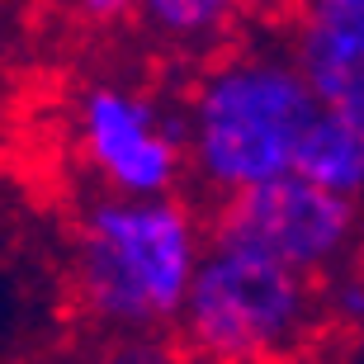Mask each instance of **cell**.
Masks as SVG:
<instances>
[{
	"mask_svg": "<svg viewBox=\"0 0 364 364\" xmlns=\"http://www.w3.org/2000/svg\"><path fill=\"white\" fill-rule=\"evenodd\" d=\"M208 242L213 237H203L199 213L176 194L95 199L71 242V284L85 317L114 336L180 326Z\"/></svg>",
	"mask_w": 364,
	"mask_h": 364,
	"instance_id": "1",
	"label": "cell"
},
{
	"mask_svg": "<svg viewBox=\"0 0 364 364\" xmlns=\"http://www.w3.org/2000/svg\"><path fill=\"white\" fill-rule=\"evenodd\" d=\"M189 176L218 203L294 176L298 147L322 114L289 53L237 48L213 57L185 100Z\"/></svg>",
	"mask_w": 364,
	"mask_h": 364,
	"instance_id": "2",
	"label": "cell"
},
{
	"mask_svg": "<svg viewBox=\"0 0 364 364\" xmlns=\"http://www.w3.org/2000/svg\"><path fill=\"white\" fill-rule=\"evenodd\" d=\"M322 322L317 279L251 246L208 242L180 336L208 364H289Z\"/></svg>",
	"mask_w": 364,
	"mask_h": 364,
	"instance_id": "3",
	"label": "cell"
},
{
	"mask_svg": "<svg viewBox=\"0 0 364 364\" xmlns=\"http://www.w3.org/2000/svg\"><path fill=\"white\" fill-rule=\"evenodd\" d=\"M76 147L119 199H166L189 176V114L119 81H95L76 100Z\"/></svg>",
	"mask_w": 364,
	"mask_h": 364,
	"instance_id": "4",
	"label": "cell"
},
{
	"mask_svg": "<svg viewBox=\"0 0 364 364\" xmlns=\"http://www.w3.org/2000/svg\"><path fill=\"white\" fill-rule=\"evenodd\" d=\"M213 242L251 246L308 279H331L350 270L364 246V208L326 194L294 171V176L260 185L232 203H218Z\"/></svg>",
	"mask_w": 364,
	"mask_h": 364,
	"instance_id": "5",
	"label": "cell"
},
{
	"mask_svg": "<svg viewBox=\"0 0 364 364\" xmlns=\"http://www.w3.org/2000/svg\"><path fill=\"white\" fill-rule=\"evenodd\" d=\"M289 57L322 114L364 123V0H294Z\"/></svg>",
	"mask_w": 364,
	"mask_h": 364,
	"instance_id": "6",
	"label": "cell"
},
{
	"mask_svg": "<svg viewBox=\"0 0 364 364\" xmlns=\"http://www.w3.org/2000/svg\"><path fill=\"white\" fill-rule=\"evenodd\" d=\"M298 176L364 208V123L317 114L298 147Z\"/></svg>",
	"mask_w": 364,
	"mask_h": 364,
	"instance_id": "7",
	"label": "cell"
},
{
	"mask_svg": "<svg viewBox=\"0 0 364 364\" xmlns=\"http://www.w3.org/2000/svg\"><path fill=\"white\" fill-rule=\"evenodd\" d=\"M246 0H137V19L171 48H208L237 24Z\"/></svg>",
	"mask_w": 364,
	"mask_h": 364,
	"instance_id": "8",
	"label": "cell"
},
{
	"mask_svg": "<svg viewBox=\"0 0 364 364\" xmlns=\"http://www.w3.org/2000/svg\"><path fill=\"white\" fill-rule=\"evenodd\" d=\"M322 317L331 326H350V331L364 326V270H360V265H350V270H341V274L326 279Z\"/></svg>",
	"mask_w": 364,
	"mask_h": 364,
	"instance_id": "9",
	"label": "cell"
},
{
	"mask_svg": "<svg viewBox=\"0 0 364 364\" xmlns=\"http://www.w3.org/2000/svg\"><path fill=\"white\" fill-rule=\"evenodd\" d=\"M85 364H180V360L156 336H114L105 350H95Z\"/></svg>",
	"mask_w": 364,
	"mask_h": 364,
	"instance_id": "10",
	"label": "cell"
},
{
	"mask_svg": "<svg viewBox=\"0 0 364 364\" xmlns=\"http://www.w3.org/2000/svg\"><path fill=\"white\" fill-rule=\"evenodd\" d=\"M67 10L85 24H119V19L137 14V0H67Z\"/></svg>",
	"mask_w": 364,
	"mask_h": 364,
	"instance_id": "11",
	"label": "cell"
}]
</instances>
